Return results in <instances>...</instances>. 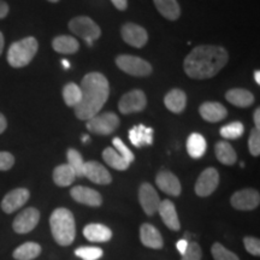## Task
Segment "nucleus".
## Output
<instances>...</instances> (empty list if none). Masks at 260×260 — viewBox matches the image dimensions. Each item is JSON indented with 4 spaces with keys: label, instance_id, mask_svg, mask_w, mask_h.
<instances>
[{
    "label": "nucleus",
    "instance_id": "obj_22",
    "mask_svg": "<svg viewBox=\"0 0 260 260\" xmlns=\"http://www.w3.org/2000/svg\"><path fill=\"white\" fill-rule=\"evenodd\" d=\"M83 235L88 241L92 242H106L111 240L112 232L110 228H107L104 224H88L83 229Z\"/></svg>",
    "mask_w": 260,
    "mask_h": 260
},
{
    "label": "nucleus",
    "instance_id": "obj_12",
    "mask_svg": "<svg viewBox=\"0 0 260 260\" xmlns=\"http://www.w3.org/2000/svg\"><path fill=\"white\" fill-rule=\"evenodd\" d=\"M122 38L130 46L141 48L148 40V34L145 28L135 23H125L122 27Z\"/></svg>",
    "mask_w": 260,
    "mask_h": 260
},
{
    "label": "nucleus",
    "instance_id": "obj_37",
    "mask_svg": "<svg viewBox=\"0 0 260 260\" xmlns=\"http://www.w3.org/2000/svg\"><path fill=\"white\" fill-rule=\"evenodd\" d=\"M201 258H203L201 247L197 242L188 243L186 252L182 255V260H201Z\"/></svg>",
    "mask_w": 260,
    "mask_h": 260
},
{
    "label": "nucleus",
    "instance_id": "obj_21",
    "mask_svg": "<svg viewBox=\"0 0 260 260\" xmlns=\"http://www.w3.org/2000/svg\"><path fill=\"white\" fill-rule=\"evenodd\" d=\"M129 140L135 147L152 145L153 142V129L140 124L129 130Z\"/></svg>",
    "mask_w": 260,
    "mask_h": 260
},
{
    "label": "nucleus",
    "instance_id": "obj_5",
    "mask_svg": "<svg viewBox=\"0 0 260 260\" xmlns=\"http://www.w3.org/2000/svg\"><path fill=\"white\" fill-rule=\"evenodd\" d=\"M69 29L75 35L82 38L88 46H92L93 42L102 35L99 25L87 16H77L71 19L69 22Z\"/></svg>",
    "mask_w": 260,
    "mask_h": 260
},
{
    "label": "nucleus",
    "instance_id": "obj_45",
    "mask_svg": "<svg viewBox=\"0 0 260 260\" xmlns=\"http://www.w3.org/2000/svg\"><path fill=\"white\" fill-rule=\"evenodd\" d=\"M6 126H8V122H6L5 116L3 113H0V134H3L5 132Z\"/></svg>",
    "mask_w": 260,
    "mask_h": 260
},
{
    "label": "nucleus",
    "instance_id": "obj_50",
    "mask_svg": "<svg viewBox=\"0 0 260 260\" xmlns=\"http://www.w3.org/2000/svg\"><path fill=\"white\" fill-rule=\"evenodd\" d=\"M82 140H83V142H87L89 140V136L88 135H84L83 138H82Z\"/></svg>",
    "mask_w": 260,
    "mask_h": 260
},
{
    "label": "nucleus",
    "instance_id": "obj_43",
    "mask_svg": "<svg viewBox=\"0 0 260 260\" xmlns=\"http://www.w3.org/2000/svg\"><path fill=\"white\" fill-rule=\"evenodd\" d=\"M176 247H177L178 252L181 253V255H183L184 252H186L187 247H188V241H187L186 239H182V240H180V241L176 243Z\"/></svg>",
    "mask_w": 260,
    "mask_h": 260
},
{
    "label": "nucleus",
    "instance_id": "obj_19",
    "mask_svg": "<svg viewBox=\"0 0 260 260\" xmlns=\"http://www.w3.org/2000/svg\"><path fill=\"white\" fill-rule=\"evenodd\" d=\"M159 214H160L162 222L165 223L169 229L177 232L181 229L180 220H178V216L176 212V207L172 201L170 200H162L160 201V205L158 207Z\"/></svg>",
    "mask_w": 260,
    "mask_h": 260
},
{
    "label": "nucleus",
    "instance_id": "obj_36",
    "mask_svg": "<svg viewBox=\"0 0 260 260\" xmlns=\"http://www.w3.org/2000/svg\"><path fill=\"white\" fill-rule=\"evenodd\" d=\"M211 252H212L214 260H240L235 253L230 252L229 249H226L225 247L218 242H216L212 246Z\"/></svg>",
    "mask_w": 260,
    "mask_h": 260
},
{
    "label": "nucleus",
    "instance_id": "obj_24",
    "mask_svg": "<svg viewBox=\"0 0 260 260\" xmlns=\"http://www.w3.org/2000/svg\"><path fill=\"white\" fill-rule=\"evenodd\" d=\"M226 100L237 107H248L254 103V96L249 90L242 88H234L228 90L225 94Z\"/></svg>",
    "mask_w": 260,
    "mask_h": 260
},
{
    "label": "nucleus",
    "instance_id": "obj_48",
    "mask_svg": "<svg viewBox=\"0 0 260 260\" xmlns=\"http://www.w3.org/2000/svg\"><path fill=\"white\" fill-rule=\"evenodd\" d=\"M61 64H63V67H64V69H69V68H70V63H69V61H68L67 59H63V60H61Z\"/></svg>",
    "mask_w": 260,
    "mask_h": 260
},
{
    "label": "nucleus",
    "instance_id": "obj_44",
    "mask_svg": "<svg viewBox=\"0 0 260 260\" xmlns=\"http://www.w3.org/2000/svg\"><path fill=\"white\" fill-rule=\"evenodd\" d=\"M111 2L112 4L118 10H121V11H124L126 6H128V0H111Z\"/></svg>",
    "mask_w": 260,
    "mask_h": 260
},
{
    "label": "nucleus",
    "instance_id": "obj_15",
    "mask_svg": "<svg viewBox=\"0 0 260 260\" xmlns=\"http://www.w3.org/2000/svg\"><path fill=\"white\" fill-rule=\"evenodd\" d=\"M71 198L77 203L87 205V206L98 207L103 204L102 195L98 193L96 190L92 189L88 187L76 186L70 190Z\"/></svg>",
    "mask_w": 260,
    "mask_h": 260
},
{
    "label": "nucleus",
    "instance_id": "obj_2",
    "mask_svg": "<svg viewBox=\"0 0 260 260\" xmlns=\"http://www.w3.org/2000/svg\"><path fill=\"white\" fill-rule=\"evenodd\" d=\"M81 100L74 107L79 119L88 121L103 109L110 94L109 81L103 74L89 73L81 82Z\"/></svg>",
    "mask_w": 260,
    "mask_h": 260
},
{
    "label": "nucleus",
    "instance_id": "obj_7",
    "mask_svg": "<svg viewBox=\"0 0 260 260\" xmlns=\"http://www.w3.org/2000/svg\"><path fill=\"white\" fill-rule=\"evenodd\" d=\"M116 64L122 71L132 75V76L146 77L152 73L151 64L139 57L122 54V56L117 57Z\"/></svg>",
    "mask_w": 260,
    "mask_h": 260
},
{
    "label": "nucleus",
    "instance_id": "obj_51",
    "mask_svg": "<svg viewBox=\"0 0 260 260\" xmlns=\"http://www.w3.org/2000/svg\"><path fill=\"white\" fill-rule=\"evenodd\" d=\"M48 2H51V3H58V2H59V0H48Z\"/></svg>",
    "mask_w": 260,
    "mask_h": 260
},
{
    "label": "nucleus",
    "instance_id": "obj_10",
    "mask_svg": "<svg viewBox=\"0 0 260 260\" xmlns=\"http://www.w3.org/2000/svg\"><path fill=\"white\" fill-rule=\"evenodd\" d=\"M233 207L240 211H251L254 210L259 206L260 204V195L259 191L255 189H251V188H246V189H241L236 191L232 197Z\"/></svg>",
    "mask_w": 260,
    "mask_h": 260
},
{
    "label": "nucleus",
    "instance_id": "obj_38",
    "mask_svg": "<svg viewBox=\"0 0 260 260\" xmlns=\"http://www.w3.org/2000/svg\"><path fill=\"white\" fill-rule=\"evenodd\" d=\"M112 144L116 147V151L118 152V153L121 154V157L124 158L125 160L129 162V164H130V162L134 161V159H135L134 154H133V152L130 151L128 147H126V146L124 145V142H123L121 139L115 138V139H113Z\"/></svg>",
    "mask_w": 260,
    "mask_h": 260
},
{
    "label": "nucleus",
    "instance_id": "obj_35",
    "mask_svg": "<svg viewBox=\"0 0 260 260\" xmlns=\"http://www.w3.org/2000/svg\"><path fill=\"white\" fill-rule=\"evenodd\" d=\"M75 254L82 260H98L103 256V249L98 247H79L75 249Z\"/></svg>",
    "mask_w": 260,
    "mask_h": 260
},
{
    "label": "nucleus",
    "instance_id": "obj_20",
    "mask_svg": "<svg viewBox=\"0 0 260 260\" xmlns=\"http://www.w3.org/2000/svg\"><path fill=\"white\" fill-rule=\"evenodd\" d=\"M199 112L206 122H219L224 119L228 115L226 109L220 103L206 102L200 106Z\"/></svg>",
    "mask_w": 260,
    "mask_h": 260
},
{
    "label": "nucleus",
    "instance_id": "obj_4",
    "mask_svg": "<svg viewBox=\"0 0 260 260\" xmlns=\"http://www.w3.org/2000/svg\"><path fill=\"white\" fill-rule=\"evenodd\" d=\"M39 48L38 40L32 37L22 39L11 45L8 51V61L12 68H23L32 60Z\"/></svg>",
    "mask_w": 260,
    "mask_h": 260
},
{
    "label": "nucleus",
    "instance_id": "obj_1",
    "mask_svg": "<svg viewBox=\"0 0 260 260\" xmlns=\"http://www.w3.org/2000/svg\"><path fill=\"white\" fill-rule=\"evenodd\" d=\"M229 59L228 52L222 46L201 45L184 59V71L188 76L195 80L211 79L216 76L225 67Z\"/></svg>",
    "mask_w": 260,
    "mask_h": 260
},
{
    "label": "nucleus",
    "instance_id": "obj_41",
    "mask_svg": "<svg viewBox=\"0 0 260 260\" xmlns=\"http://www.w3.org/2000/svg\"><path fill=\"white\" fill-rule=\"evenodd\" d=\"M15 157L9 152H0V171H8L14 167Z\"/></svg>",
    "mask_w": 260,
    "mask_h": 260
},
{
    "label": "nucleus",
    "instance_id": "obj_49",
    "mask_svg": "<svg viewBox=\"0 0 260 260\" xmlns=\"http://www.w3.org/2000/svg\"><path fill=\"white\" fill-rule=\"evenodd\" d=\"M254 80H255L256 83L260 84V73H259V71H255V73H254Z\"/></svg>",
    "mask_w": 260,
    "mask_h": 260
},
{
    "label": "nucleus",
    "instance_id": "obj_39",
    "mask_svg": "<svg viewBox=\"0 0 260 260\" xmlns=\"http://www.w3.org/2000/svg\"><path fill=\"white\" fill-rule=\"evenodd\" d=\"M248 147L249 152H251L252 155L254 157H258L260 154V133L259 130L253 129L251 135H249L248 139Z\"/></svg>",
    "mask_w": 260,
    "mask_h": 260
},
{
    "label": "nucleus",
    "instance_id": "obj_16",
    "mask_svg": "<svg viewBox=\"0 0 260 260\" xmlns=\"http://www.w3.org/2000/svg\"><path fill=\"white\" fill-rule=\"evenodd\" d=\"M83 176L96 184H109L112 181L111 175L106 170V168L103 167L100 162L94 160L84 162Z\"/></svg>",
    "mask_w": 260,
    "mask_h": 260
},
{
    "label": "nucleus",
    "instance_id": "obj_33",
    "mask_svg": "<svg viewBox=\"0 0 260 260\" xmlns=\"http://www.w3.org/2000/svg\"><path fill=\"white\" fill-rule=\"evenodd\" d=\"M81 95H82V94H81V88L76 83L74 82L68 83L63 88L64 102L68 106H71V107L76 106L77 104L80 103Z\"/></svg>",
    "mask_w": 260,
    "mask_h": 260
},
{
    "label": "nucleus",
    "instance_id": "obj_31",
    "mask_svg": "<svg viewBox=\"0 0 260 260\" xmlns=\"http://www.w3.org/2000/svg\"><path fill=\"white\" fill-rule=\"evenodd\" d=\"M103 158L107 165H110L111 168L119 171L126 170L130 165L124 158L121 157V154H119L116 149H113L111 147L105 148V151L103 152Z\"/></svg>",
    "mask_w": 260,
    "mask_h": 260
},
{
    "label": "nucleus",
    "instance_id": "obj_42",
    "mask_svg": "<svg viewBox=\"0 0 260 260\" xmlns=\"http://www.w3.org/2000/svg\"><path fill=\"white\" fill-rule=\"evenodd\" d=\"M9 14V5L4 0H0V19L5 18Z\"/></svg>",
    "mask_w": 260,
    "mask_h": 260
},
{
    "label": "nucleus",
    "instance_id": "obj_17",
    "mask_svg": "<svg viewBox=\"0 0 260 260\" xmlns=\"http://www.w3.org/2000/svg\"><path fill=\"white\" fill-rule=\"evenodd\" d=\"M155 183L159 189L164 191L165 194L171 195V197H178L181 194V183L178 178L170 171H160L155 178Z\"/></svg>",
    "mask_w": 260,
    "mask_h": 260
},
{
    "label": "nucleus",
    "instance_id": "obj_11",
    "mask_svg": "<svg viewBox=\"0 0 260 260\" xmlns=\"http://www.w3.org/2000/svg\"><path fill=\"white\" fill-rule=\"evenodd\" d=\"M39 220H40L39 210L34 209V207H29V209H25L17 214L14 223H12V228L17 234H27L34 230V228L38 225Z\"/></svg>",
    "mask_w": 260,
    "mask_h": 260
},
{
    "label": "nucleus",
    "instance_id": "obj_26",
    "mask_svg": "<svg viewBox=\"0 0 260 260\" xmlns=\"http://www.w3.org/2000/svg\"><path fill=\"white\" fill-rule=\"evenodd\" d=\"M207 149L206 140L201 134L193 133L187 140V151L191 158L199 159L203 157Z\"/></svg>",
    "mask_w": 260,
    "mask_h": 260
},
{
    "label": "nucleus",
    "instance_id": "obj_3",
    "mask_svg": "<svg viewBox=\"0 0 260 260\" xmlns=\"http://www.w3.org/2000/svg\"><path fill=\"white\" fill-rule=\"evenodd\" d=\"M51 232L53 239L60 246H70L76 236V226L71 211L64 207L54 210L50 217Z\"/></svg>",
    "mask_w": 260,
    "mask_h": 260
},
{
    "label": "nucleus",
    "instance_id": "obj_34",
    "mask_svg": "<svg viewBox=\"0 0 260 260\" xmlns=\"http://www.w3.org/2000/svg\"><path fill=\"white\" fill-rule=\"evenodd\" d=\"M243 132H245V126L241 122H233L220 129V135L226 140H235L241 138Z\"/></svg>",
    "mask_w": 260,
    "mask_h": 260
},
{
    "label": "nucleus",
    "instance_id": "obj_29",
    "mask_svg": "<svg viewBox=\"0 0 260 260\" xmlns=\"http://www.w3.org/2000/svg\"><path fill=\"white\" fill-rule=\"evenodd\" d=\"M41 254V246L37 242H25L15 249L14 258L16 260H32Z\"/></svg>",
    "mask_w": 260,
    "mask_h": 260
},
{
    "label": "nucleus",
    "instance_id": "obj_30",
    "mask_svg": "<svg viewBox=\"0 0 260 260\" xmlns=\"http://www.w3.org/2000/svg\"><path fill=\"white\" fill-rule=\"evenodd\" d=\"M75 178H76V175L68 164H61L53 170V181L59 187L70 186Z\"/></svg>",
    "mask_w": 260,
    "mask_h": 260
},
{
    "label": "nucleus",
    "instance_id": "obj_6",
    "mask_svg": "<svg viewBox=\"0 0 260 260\" xmlns=\"http://www.w3.org/2000/svg\"><path fill=\"white\" fill-rule=\"evenodd\" d=\"M119 118L116 113H98L87 122V129L98 135H110L119 126Z\"/></svg>",
    "mask_w": 260,
    "mask_h": 260
},
{
    "label": "nucleus",
    "instance_id": "obj_46",
    "mask_svg": "<svg viewBox=\"0 0 260 260\" xmlns=\"http://www.w3.org/2000/svg\"><path fill=\"white\" fill-rule=\"evenodd\" d=\"M254 123H255V128L256 130L260 129V109H256L254 111Z\"/></svg>",
    "mask_w": 260,
    "mask_h": 260
},
{
    "label": "nucleus",
    "instance_id": "obj_40",
    "mask_svg": "<svg viewBox=\"0 0 260 260\" xmlns=\"http://www.w3.org/2000/svg\"><path fill=\"white\" fill-rule=\"evenodd\" d=\"M243 245H245L247 252L251 253L252 255H260V241L259 239L252 236H247L243 239Z\"/></svg>",
    "mask_w": 260,
    "mask_h": 260
},
{
    "label": "nucleus",
    "instance_id": "obj_23",
    "mask_svg": "<svg viewBox=\"0 0 260 260\" xmlns=\"http://www.w3.org/2000/svg\"><path fill=\"white\" fill-rule=\"evenodd\" d=\"M164 103L169 111L174 113H181L186 109L187 95L183 90L172 89L165 95Z\"/></svg>",
    "mask_w": 260,
    "mask_h": 260
},
{
    "label": "nucleus",
    "instance_id": "obj_18",
    "mask_svg": "<svg viewBox=\"0 0 260 260\" xmlns=\"http://www.w3.org/2000/svg\"><path fill=\"white\" fill-rule=\"evenodd\" d=\"M140 240L146 247H149V248L160 249L164 246V241H162V237L159 230L148 223L142 224L141 228H140Z\"/></svg>",
    "mask_w": 260,
    "mask_h": 260
},
{
    "label": "nucleus",
    "instance_id": "obj_9",
    "mask_svg": "<svg viewBox=\"0 0 260 260\" xmlns=\"http://www.w3.org/2000/svg\"><path fill=\"white\" fill-rule=\"evenodd\" d=\"M219 184V174L214 168H209L201 172L195 183V193L201 198L209 197Z\"/></svg>",
    "mask_w": 260,
    "mask_h": 260
},
{
    "label": "nucleus",
    "instance_id": "obj_47",
    "mask_svg": "<svg viewBox=\"0 0 260 260\" xmlns=\"http://www.w3.org/2000/svg\"><path fill=\"white\" fill-rule=\"evenodd\" d=\"M3 50H4V35L0 31V56H2Z\"/></svg>",
    "mask_w": 260,
    "mask_h": 260
},
{
    "label": "nucleus",
    "instance_id": "obj_14",
    "mask_svg": "<svg viewBox=\"0 0 260 260\" xmlns=\"http://www.w3.org/2000/svg\"><path fill=\"white\" fill-rule=\"evenodd\" d=\"M29 197H30V193L25 188H17V189L9 191L2 201V209L5 213L15 212L27 203Z\"/></svg>",
    "mask_w": 260,
    "mask_h": 260
},
{
    "label": "nucleus",
    "instance_id": "obj_27",
    "mask_svg": "<svg viewBox=\"0 0 260 260\" xmlns=\"http://www.w3.org/2000/svg\"><path fill=\"white\" fill-rule=\"evenodd\" d=\"M155 8L161 16L170 21H176L181 15L180 5L176 0H153Z\"/></svg>",
    "mask_w": 260,
    "mask_h": 260
},
{
    "label": "nucleus",
    "instance_id": "obj_8",
    "mask_svg": "<svg viewBox=\"0 0 260 260\" xmlns=\"http://www.w3.org/2000/svg\"><path fill=\"white\" fill-rule=\"evenodd\" d=\"M147 105L145 93L140 89L130 90L121 98L118 103V109L123 115H128L133 112H140Z\"/></svg>",
    "mask_w": 260,
    "mask_h": 260
},
{
    "label": "nucleus",
    "instance_id": "obj_28",
    "mask_svg": "<svg viewBox=\"0 0 260 260\" xmlns=\"http://www.w3.org/2000/svg\"><path fill=\"white\" fill-rule=\"evenodd\" d=\"M214 152L218 160L224 165H233L236 162L237 155L233 146L226 141H219L214 146Z\"/></svg>",
    "mask_w": 260,
    "mask_h": 260
},
{
    "label": "nucleus",
    "instance_id": "obj_32",
    "mask_svg": "<svg viewBox=\"0 0 260 260\" xmlns=\"http://www.w3.org/2000/svg\"><path fill=\"white\" fill-rule=\"evenodd\" d=\"M68 165L73 169L75 175H76V177H83L84 175V160L82 158V155L80 154L79 151H76V149L74 148H70L69 151H68Z\"/></svg>",
    "mask_w": 260,
    "mask_h": 260
},
{
    "label": "nucleus",
    "instance_id": "obj_25",
    "mask_svg": "<svg viewBox=\"0 0 260 260\" xmlns=\"http://www.w3.org/2000/svg\"><path fill=\"white\" fill-rule=\"evenodd\" d=\"M52 47L58 53L63 54H71L79 51L80 44L76 39L73 37H68V35H59V37L54 38L52 41Z\"/></svg>",
    "mask_w": 260,
    "mask_h": 260
},
{
    "label": "nucleus",
    "instance_id": "obj_13",
    "mask_svg": "<svg viewBox=\"0 0 260 260\" xmlns=\"http://www.w3.org/2000/svg\"><path fill=\"white\" fill-rule=\"evenodd\" d=\"M139 200L145 213L148 216H153L158 211L160 199L153 187L149 183H144L139 189Z\"/></svg>",
    "mask_w": 260,
    "mask_h": 260
}]
</instances>
